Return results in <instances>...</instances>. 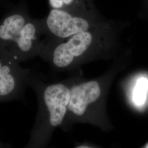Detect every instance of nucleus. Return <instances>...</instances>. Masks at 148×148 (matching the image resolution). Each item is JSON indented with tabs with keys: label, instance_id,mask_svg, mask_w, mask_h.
Returning a JSON list of instances; mask_svg holds the SVG:
<instances>
[{
	"label": "nucleus",
	"instance_id": "obj_9",
	"mask_svg": "<svg viewBox=\"0 0 148 148\" xmlns=\"http://www.w3.org/2000/svg\"><path fill=\"white\" fill-rule=\"evenodd\" d=\"M144 148H148V143L145 145V147H144Z\"/></svg>",
	"mask_w": 148,
	"mask_h": 148
},
{
	"label": "nucleus",
	"instance_id": "obj_8",
	"mask_svg": "<svg viewBox=\"0 0 148 148\" xmlns=\"http://www.w3.org/2000/svg\"><path fill=\"white\" fill-rule=\"evenodd\" d=\"M139 14L143 17L148 18V0H142Z\"/></svg>",
	"mask_w": 148,
	"mask_h": 148
},
{
	"label": "nucleus",
	"instance_id": "obj_2",
	"mask_svg": "<svg viewBox=\"0 0 148 148\" xmlns=\"http://www.w3.org/2000/svg\"><path fill=\"white\" fill-rule=\"evenodd\" d=\"M36 40V25L23 14H11L0 24V41L14 45L23 53L30 52Z\"/></svg>",
	"mask_w": 148,
	"mask_h": 148
},
{
	"label": "nucleus",
	"instance_id": "obj_3",
	"mask_svg": "<svg viewBox=\"0 0 148 148\" xmlns=\"http://www.w3.org/2000/svg\"><path fill=\"white\" fill-rule=\"evenodd\" d=\"M70 37L68 41L59 44L54 50L53 63L59 68L69 66L74 59L87 52L94 41V35L89 30Z\"/></svg>",
	"mask_w": 148,
	"mask_h": 148
},
{
	"label": "nucleus",
	"instance_id": "obj_7",
	"mask_svg": "<svg viewBox=\"0 0 148 148\" xmlns=\"http://www.w3.org/2000/svg\"><path fill=\"white\" fill-rule=\"evenodd\" d=\"M148 90V79L142 77L138 79L133 93V99L136 105L142 106L145 103Z\"/></svg>",
	"mask_w": 148,
	"mask_h": 148
},
{
	"label": "nucleus",
	"instance_id": "obj_4",
	"mask_svg": "<svg viewBox=\"0 0 148 148\" xmlns=\"http://www.w3.org/2000/svg\"><path fill=\"white\" fill-rule=\"evenodd\" d=\"M70 90L63 84L51 85L43 93L44 101L49 112V122L56 127L63 121L69 105Z\"/></svg>",
	"mask_w": 148,
	"mask_h": 148
},
{
	"label": "nucleus",
	"instance_id": "obj_6",
	"mask_svg": "<svg viewBox=\"0 0 148 148\" xmlns=\"http://www.w3.org/2000/svg\"><path fill=\"white\" fill-rule=\"evenodd\" d=\"M16 85V79L10 67L0 60V97L11 94Z\"/></svg>",
	"mask_w": 148,
	"mask_h": 148
},
{
	"label": "nucleus",
	"instance_id": "obj_5",
	"mask_svg": "<svg viewBox=\"0 0 148 148\" xmlns=\"http://www.w3.org/2000/svg\"><path fill=\"white\" fill-rule=\"evenodd\" d=\"M101 90L98 83L90 81L76 86L70 90V97L68 109L73 114L82 115L87 108L99 98Z\"/></svg>",
	"mask_w": 148,
	"mask_h": 148
},
{
	"label": "nucleus",
	"instance_id": "obj_1",
	"mask_svg": "<svg viewBox=\"0 0 148 148\" xmlns=\"http://www.w3.org/2000/svg\"><path fill=\"white\" fill-rule=\"evenodd\" d=\"M101 14L93 0H75L68 6L51 10L46 24L53 35L66 38L89 30L95 24L104 23Z\"/></svg>",
	"mask_w": 148,
	"mask_h": 148
}]
</instances>
